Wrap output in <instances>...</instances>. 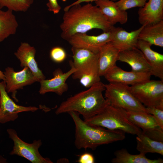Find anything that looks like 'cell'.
Returning a JSON list of instances; mask_svg holds the SVG:
<instances>
[{
  "mask_svg": "<svg viewBox=\"0 0 163 163\" xmlns=\"http://www.w3.org/2000/svg\"><path fill=\"white\" fill-rule=\"evenodd\" d=\"M7 162V159L0 155V163H6Z\"/></svg>",
  "mask_w": 163,
  "mask_h": 163,
  "instance_id": "obj_34",
  "label": "cell"
},
{
  "mask_svg": "<svg viewBox=\"0 0 163 163\" xmlns=\"http://www.w3.org/2000/svg\"><path fill=\"white\" fill-rule=\"evenodd\" d=\"M3 73L5 90L7 93H12V97L17 102L18 101L16 97L17 90L37 82L29 69L26 67L18 72H15L12 68L8 67Z\"/></svg>",
  "mask_w": 163,
  "mask_h": 163,
  "instance_id": "obj_11",
  "label": "cell"
},
{
  "mask_svg": "<svg viewBox=\"0 0 163 163\" xmlns=\"http://www.w3.org/2000/svg\"><path fill=\"white\" fill-rule=\"evenodd\" d=\"M77 161L79 163H94L95 160L94 157L92 154L85 152L79 156Z\"/></svg>",
  "mask_w": 163,
  "mask_h": 163,
  "instance_id": "obj_32",
  "label": "cell"
},
{
  "mask_svg": "<svg viewBox=\"0 0 163 163\" xmlns=\"http://www.w3.org/2000/svg\"><path fill=\"white\" fill-rule=\"evenodd\" d=\"M151 76L149 72H128L116 66L104 76L109 82L132 85L150 80Z\"/></svg>",
  "mask_w": 163,
  "mask_h": 163,
  "instance_id": "obj_16",
  "label": "cell"
},
{
  "mask_svg": "<svg viewBox=\"0 0 163 163\" xmlns=\"http://www.w3.org/2000/svg\"><path fill=\"white\" fill-rule=\"evenodd\" d=\"M148 43L138 40L137 47L143 53L150 67L152 75L163 80V55L153 50Z\"/></svg>",
  "mask_w": 163,
  "mask_h": 163,
  "instance_id": "obj_19",
  "label": "cell"
},
{
  "mask_svg": "<svg viewBox=\"0 0 163 163\" xmlns=\"http://www.w3.org/2000/svg\"><path fill=\"white\" fill-rule=\"evenodd\" d=\"M132 93L146 107L163 110V80H150L130 86Z\"/></svg>",
  "mask_w": 163,
  "mask_h": 163,
  "instance_id": "obj_6",
  "label": "cell"
},
{
  "mask_svg": "<svg viewBox=\"0 0 163 163\" xmlns=\"http://www.w3.org/2000/svg\"><path fill=\"white\" fill-rule=\"evenodd\" d=\"M120 51L110 41L102 46L98 52V67L100 76H104L116 66Z\"/></svg>",
  "mask_w": 163,
  "mask_h": 163,
  "instance_id": "obj_18",
  "label": "cell"
},
{
  "mask_svg": "<svg viewBox=\"0 0 163 163\" xmlns=\"http://www.w3.org/2000/svg\"></svg>",
  "mask_w": 163,
  "mask_h": 163,
  "instance_id": "obj_36",
  "label": "cell"
},
{
  "mask_svg": "<svg viewBox=\"0 0 163 163\" xmlns=\"http://www.w3.org/2000/svg\"><path fill=\"white\" fill-rule=\"evenodd\" d=\"M13 12L0 9V42L16 33L18 24Z\"/></svg>",
  "mask_w": 163,
  "mask_h": 163,
  "instance_id": "obj_23",
  "label": "cell"
},
{
  "mask_svg": "<svg viewBox=\"0 0 163 163\" xmlns=\"http://www.w3.org/2000/svg\"><path fill=\"white\" fill-rule=\"evenodd\" d=\"M94 2L96 5L112 26L117 23L124 24L127 22V12L119 8L115 2L111 0H98Z\"/></svg>",
  "mask_w": 163,
  "mask_h": 163,
  "instance_id": "obj_20",
  "label": "cell"
},
{
  "mask_svg": "<svg viewBox=\"0 0 163 163\" xmlns=\"http://www.w3.org/2000/svg\"><path fill=\"white\" fill-rule=\"evenodd\" d=\"M138 40L145 41L151 46L163 47V21L143 25Z\"/></svg>",
  "mask_w": 163,
  "mask_h": 163,
  "instance_id": "obj_22",
  "label": "cell"
},
{
  "mask_svg": "<svg viewBox=\"0 0 163 163\" xmlns=\"http://www.w3.org/2000/svg\"><path fill=\"white\" fill-rule=\"evenodd\" d=\"M67 40L72 47L86 49L97 53L102 46L111 41V34L110 30L97 36L78 33Z\"/></svg>",
  "mask_w": 163,
  "mask_h": 163,
  "instance_id": "obj_12",
  "label": "cell"
},
{
  "mask_svg": "<svg viewBox=\"0 0 163 163\" xmlns=\"http://www.w3.org/2000/svg\"><path fill=\"white\" fill-rule=\"evenodd\" d=\"M33 2L34 0H0V9L6 7L13 11L25 12Z\"/></svg>",
  "mask_w": 163,
  "mask_h": 163,
  "instance_id": "obj_26",
  "label": "cell"
},
{
  "mask_svg": "<svg viewBox=\"0 0 163 163\" xmlns=\"http://www.w3.org/2000/svg\"><path fill=\"white\" fill-rule=\"evenodd\" d=\"M115 157L111 161L113 163H162V159L159 158L150 159L146 157L145 155L130 154L126 149L123 148L116 151L114 153Z\"/></svg>",
  "mask_w": 163,
  "mask_h": 163,
  "instance_id": "obj_24",
  "label": "cell"
},
{
  "mask_svg": "<svg viewBox=\"0 0 163 163\" xmlns=\"http://www.w3.org/2000/svg\"><path fill=\"white\" fill-rule=\"evenodd\" d=\"M98 0H77L76 1L70 4V5L66 6L64 9V11L68 10L69 8L72 6L77 4H81L83 2L89 3L93 2H95ZM113 2H115L117 0H111Z\"/></svg>",
  "mask_w": 163,
  "mask_h": 163,
  "instance_id": "obj_33",
  "label": "cell"
},
{
  "mask_svg": "<svg viewBox=\"0 0 163 163\" xmlns=\"http://www.w3.org/2000/svg\"><path fill=\"white\" fill-rule=\"evenodd\" d=\"M137 150L140 153H156L163 155V142L149 138L142 132L136 137Z\"/></svg>",
  "mask_w": 163,
  "mask_h": 163,
  "instance_id": "obj_25",
  "label": "cell"
},
{
  "mask_svg": "<svg viewBox=\"0 0 163 163\" xmlns=\"http://www.w3.org/2000/svg\"><path fill=\"white\" fill-rule=\"evenodd\" d=\"M138 13L140 24L144 25L163 21V0H148Z\"/></svg>",
  "mask_w": 163,
  "mask_h": 163,
  "instance_id": "obj_17",
  "label": "cell"
},
{
  "mask_svg": "<svg viewBox=\"0 0 163 163\" xmlns=\"http://www.w3.org/2000/svg\"><path fill=\"white\" fill-rule=\"evenodd\" d=\"M36 50L28 43L22 42L17 51L14 53L20 62L21 67H28L36 78L37 82L45 79L42 71L39 68L35 59Z\"/></svg>",
  "mask_w": 163,
  "mask_h": 163,
  "instance_id": "obj_15",
  "label": "cell"
},
{
  "mask_svg": "<svg viewBox=\"0 0 163 163\" xmlns=\"http://www.w3.org/2000/svg\"><path fill=\"white\" fill-rule=\"evenodd\" d=\"M46 5L48 10L53 12L54 14H57L60 11L61 7L59 4L57 0H48Z\"/></svg>",
  "mask_w": 163,
  "mask_h": 163,
  "instance_id": "obj_31",
  "label": "cell"
},
{
  "mask_svg": "<svg viewBox=\"0 0 163 163\" xmlns=\"http://www.w3.org/2000/svg\"><path fill=\"white\" fill-rule=\"evenodd\" d=\"M97 6L91 3L74 5L64 11L60 25L61 37L67 40L78 33H86L93 29L110 31L113 27Z\"/></svg>",
  "mask_w": 163,
  "mask_h": 163,
  "instance_id": "obj_1",
  "label": "cell"
},
{
  "mask_svg": "<svg viewBox=\"0 0 163 163\" xmlns=\"http://www.w3.org/2000/svg\"><path fill=\"white\" fill-rule=\"evenodd\" d=\"M0 80H2L4 81L5 77L3 72L0 70Z\"/></svg>",
  "mask_w": 163,
  "mask_h": 163,
  "instance_id": "obj_35",
  "label": "cell"
},
{
  "mask_svg": "<svg viewBox=\"0 0 163 163\" xmlns=\"http://www.w3.org/2000/svg\"><path fill=\"white\" fill-rule=\"evenodd\" d=\"M147 113L152 114L156 122L163 129V110L155 107H146Z\"/></svg>",
  "mask_w": 163,
  "mask_h": 163,
  "instance_id": "obj_30",
  "label": "cell"
},
{
  "mask_svg": "<svg viewBox=\"0 0 163 163\" xmlns=\"http://www.w3.org/2000/svg\"><path fill=\"white\" fill-rule=\"evenodd\" d=\"M118 61L129 64L132 68V71L150 72V66L143 53L138 48L120 51Z\"/></svg>",
  "mask_w": 163,
  "mask_h": 163,
  "instance_id": "obj_21",
  "label": "cell"
},
{
  "mask_svg": "<svg viewBox=\"0 0 163 163\" xmlns=\"http://www.w3.org/2000/svg\"><path fill=\"white\" fill-rule=\"evenodd\" d=\"M5 81H0V123L4 124L14 121L18 114L24 112H35L38 109L34 106L25 107L17 104L8 95Z\"/></svg>",
  "mask_w": 163,
  "mask_h": 163,
  "instance_id": "obj_10",
  "label": "cell"
},
{
  "mask_svg": "<svg viewBox=\"0 0 163 163\" xmlns=\"http://www.w3.org/2000/svg\"><path fill=\"white\" fill-rule=\"evenodd\" d=\"M105 98L111 105L126 110L147 113L146 107L134 96L130 86L116 82L105 84Z\"/></svg>",
  "mask_w": 163,
  "mask_h": 163,
  "instance_id": "obj_5",
  "label": "cell"
},
{
  "mask_svg": "<svg viewBox=\"0 0 163 163\" xmlns=\"http://www.w3.org/2000/svg\"><path fill=\"white\" fill-rule=\"evenodd\" d=\"M88 88L62 102L56 110V114L75 111L86 120L102 111L109 104L103 95L105 84L100 81Z\"/></svg>",
  "mask_w": 163,
  "mask_h": 163,
  "instance_id": "obj_2",
  "label": "cell"
},
{
  "mask_svg": "<svg viewBox=\"0 0 163 163\" xmlns=\"http://www.w3.org/2000/svg\"><path fill=\"white\" fill-rule=\"evenodd\" d=\"M50 56L54 62L60 63L62 62L66 59V54L65 50L62 48L56 46L51 50Z\"/></svg>",
  "mask_w": 163,
  "mask_h": 163,
  "instance_id": "obj_29",
  "label": "cell"
},
{
  "mask_svg": "<svg viewBox=\"0 0 163 163\" xmlns=\"http://www.w3.org/2000/svg\"><path fill=\"white\" fill-rule=\"evenodd\" d=\"M7 132L14 143L10 155H16L23 157L32 163H53L50 159L43 157L40 154L39 149L42 145L40 139L34 140L33 143H28L20 139L14 129H8Z\"/></svg>",
  "mask_w": 163,
  "mask_h": 163,
  "instance_id": "obj_7",
  "label": "cell"
},
{
  "mask_svg": "<svg viewBox=\"0 0 163 163\" xmlns=\"http://www.w3.org/2000/svg\"><path fill=\"white\" fill-rule=\"evenodd\" d=\"M126 116L132 123L141 129L151 139L163 142V129L151 114L142 112L125 110Z\"/></svg>",
  "mask_w": 163,
  "mask_h": 163,
  "instance_id": "obj_8",
  "label": "cell"
},
{
  "mask_svg": "<svg viewBox=\"0 0 163 163\" xmlns=\"http://www.w3.org/2000/svg\"><path fill=\"white\" fill-rule=\"evenodd\" d=\"M148 0H119L115 2V4L120 10L126 11L131 8L143 7Z\"/></svg>",
  "mask_w": 163,
  "mask_h": 163,
  "instance_id": "obj_28",
  "label": "cell"
},
{
  "mask_svg": "<svg viewBox=\"0 0 163 163\" xmlns=\"http://www.w3.org/2000/svg\"><path fill=\"white\" fill-rule=\"evenodd\" d=\"M84 120L91 125L138 135L142 131L127 118L125 110L109 104L99 113Z\"/></svg>",
  "mask_w": 163,
  "mask_h": 163,
  "instance_id": "obj_4",
  "label": "cell"
},
{
  "mask_svg": "<svg viewBox=\"0 0 163 163\" xmlns=\"http://www.w3.org/2000/svg\"><path fill=\"white\" fill-rule=\"evenodd\" d=\"M98 66L89 73L83 76L79 79L81 84L84 87L89 88L100 81Z\"/></svg>",
  "mask_w": 163,
  "mask_h": 163,
  "instance_id": "obj_27",
  "label": "cell"
},
{
  "mask_svg": "<svg viewBox=\"0 0 163 163\" xmlns=\"http://www.w3.org/2000/svg\"><path fill=\"white\" fill-rule=\"evenodd\" d=\"M71 69L64 73L60 69H56L53 72V77L49 79H44L40 82V87L39 91L41 94L49 92H53L59 96L66 92L68 87L66 81L67 79L76 71L72 63L69 61Z\"/></svg>",
  "mask_w": 163,
  "mask_h": 163,
  "instance_id": "obj_13",
  "label": "cell"
},
{
  "mask_svg": "<svg viewBox=\"0 0 163 163\" xmlns=\"http://www.w3.org/2000/svg\"><path fill=\"white\" fill-rule=\"evenodd\" d=\"M143 27L142 25L139 29L129 32L122 27L113 26L110 30V42L120 52L138 48V36Z\"/></svg>",
  "mask_w": 163,
  "mask_h": 163,
  "instance_id": "obj_14",
  "label": "cell"
},
{
  "mask_svg": "<svg viewBox=\"0 0 163 163\" xmlns=\"http://www.w3.org/2000/svg\"><path fill=\"white\" fill-rule=\"evenodd\" d=\"M73 61L72 63L76 71L72 74L74 79H79L91 72L98 66V53L72 46Z\"/></svg>",
  "mask_w": 163,
  "mask_h": 163,
  "instance_id": "obj_9",
  "label": "cell"
},
{
  "mask_svg": "<svg viewBox=\"0 0 163 163\" xmlns=\"http://www.w3.org/2000/svg\"><path fill=\"white\" fill-rule=\"evenodd\" d=\"M75 126L74 143L76 148L95 149L101 145L124 140L125 133L119 130L106 129L98 126L90 125L82 120L76 112H68Z\"/></svg>",
  "mask_w": 163,
  "mask_h": 163,
  "instance_id": "obj_3",
  "label": "cell"
}]
</instances>
